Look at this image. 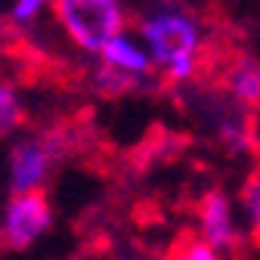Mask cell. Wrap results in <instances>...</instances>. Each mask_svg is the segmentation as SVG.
Instances as JSON below:
<instances>
[{
	"label": "cell",
	"mask_w": 260,
	"mask_h": 260,
	"mask_svg": "<svg viewBox=\"0 0 260 260\" xmlns=\"http://www.w3.org/2000/svg\"><path fill=\"white\" fill-rule=\"evenodd\" d=\"M53 226V205L44 192H16L0 214V245L7 251H25L44 239Z\"/></svg>",
	"instance_id": "cell-4"
},
{
	"label": "cell",
	"mask_w": 260,
	"mask_h": 260,
	"mask_svg": "<svg viewBox=\"0 0 260 260\" xmlns=\"http://www.w3.org/2000/svg\"><path fill=\"white\" fill-rule=\"evenodd\" d=\"M106 260H127V257H106Z\"/></svg>",
	"instance_id": "cell-13"
},
{
	"label": "cell",
	"mask_w": 260,
	"mask_h": 260,
	"mask_svg": "<svg viewBox=\"0 0 260 260\" xmlns=\"http://www.w3.org/2000/svg\"><path fill=\"white\" fill-rule=\"evenodd\" d=\"M199 239L205 245H211L214 251H220L223 257L242 245L236 205L223 189H211L202 195V202H199Z\"/></svg>",
	"instance_id": "cell-5"
},
{
	"label": "cell",
	"mask_w": 260,
	"mask_h": 260,
	"mask_svg": "<svg viewBox=\"0 0 260 260\" xmlns=\"http://www.w3.org/2000/svg\"><path fill=\"white\" fill-rule=\"evenodd\" d=\"M96 56H100V65H106V69H112V72H121V75L134 78V81H140V78H146L152 72L146 47L140 44L137 35H130L127 28L121 31V35L109 38Z\"/></svg>",
	"instance_id": "cell-6"
},
{
	"label": "cell",
	"mask_w": 260,
	"mask_h": 260,
	"mask_svg": "<svg viewBox=\"0 0 260 260\" xmlns=\"http://www.w3.org/2000/svg\"><path fill=\"white\" fill-rule=\"evenodd\" d=\"M242 217H248V233L251 239H257L260 233V177L251 174L242 192Z\"/></svg>",
	"instance_id": "cell-10"
},
{
	"label": "cell",
	"mask_w": 260,
	"mask_h": 260,
	"mask_svg": "<svg viewBox=\"0 0 260 260\" xmlns=\"http://www.w3.org/2000/svg\"><path fill=\"white\" fill-rule=\"evenodd\" d=\"M137 38L149 53L152 69L165 72V78L183 84L199 72V56L205 47V31L189 10L177 4H161L143 13L137 25Z\"/></svg>",
	"instance_id": "cell-1"
},
{
	"label": "cell",
	"mask_w": 260,
	"mask_h": 260,
	"mask_svg": "<svg viewBox=\"0 0 260 260\" xmlns=\"http://www.w3.org/2000/svg\"><path fill=\"white\" fill-rule=\"evenodd\" d=\"M223 84L239 106L257 109V103H260V69H257L254 56H239L230 69H226Z\"/></svg>",
	"instance_id": "cell-7"
},
{
	"label": "cell",
	"mask_w": 260,
	"mask_h": 260,
	"mask_svg": "<svg viewBox=\"0 0 260 260\" xmlns=\"http://www.w3.org/2000/svg\"><path fill=\"white\" fill-rule=\"evenodd\" d=\"M53 19L78 50L100 53L103 44L127 28L124 0H53Z\"/></svg>",
	"instance_id": "cell-2"
},
{
	"label": "cell",
	"mask_w": 260,
	"mask_h": 260,
	"mask_svg": "<svg viewBox=\"0 0 260 260\" xmlns=\"http://www.w3.org/2000/svg\"><path fill=\"white\" fill-rule=\"evenodd\" d=\"M93 81H96V87H100V90H106V93H127V90H134V87L140 84V81L127 78V75H121V72H112V69H106V65H100V69H96Z\"/></svg>",
	"instance_id": "cell-11"
},
{
	"label": "cell",
	"mask_w": 260,
	"mask_h": 260,
	"mask_svg": "<svg viewBox=\"0 0 260 260\" xmlns=\"http://www.w3.org/2000/svg\"><path fill=\"white\" fill-rule=\"evenodd\" d=\"M65 146L59 134H35L22 137L10 149L7 174H10V189L16 192H41L56 168V161L62 158Z\"/></svg>",
	"instance_id": "cell-3"
},
{
	"label": "cell",
	"mask_w": 260,
	"mask_h": 260,
	"mask_svg": "<svg viewBox=\"0 0 260 260\" xmlns=\"http://www.w3.org/2000/svg\"><path fill=\"white\" fill-rule=\"evenodd\" d=\"M165 260H226L220 251H214L211 245H205L199 236H183L171 245Z\"/></svg>",
	"instance_id": "cell-9"
},
{
	"label": "cell",
	"mask_w": 260,
	"mask_h": 260,
	"mask_svg": "<svg viewBox=\"0 0 260 260\" xmlns=\"http://www.w3.org/2000/svg\"><path fill=\"white\" fill-rule=\"evenodd\" d=\"M25 124V100L13 84L0 81V140L16 134Z\"/></svg>",
	"instance_id": "cell-8"
},
{
	"label": "cell",
	"mask_w": 260,
	"mask_h": 260,
	"mask_svg": "<svg viewBox=\"0 0 260 260\" xmlns=\"http://www.w3.org/2000/svg\"><path fill=\"white\" fill-rule=\"evenodd\" d=\"M53 0H13V7H10V19L16 25H31L44 10H50Z\"/></svg>",
	"instance_id": "cell-12"
}]
</instances>
